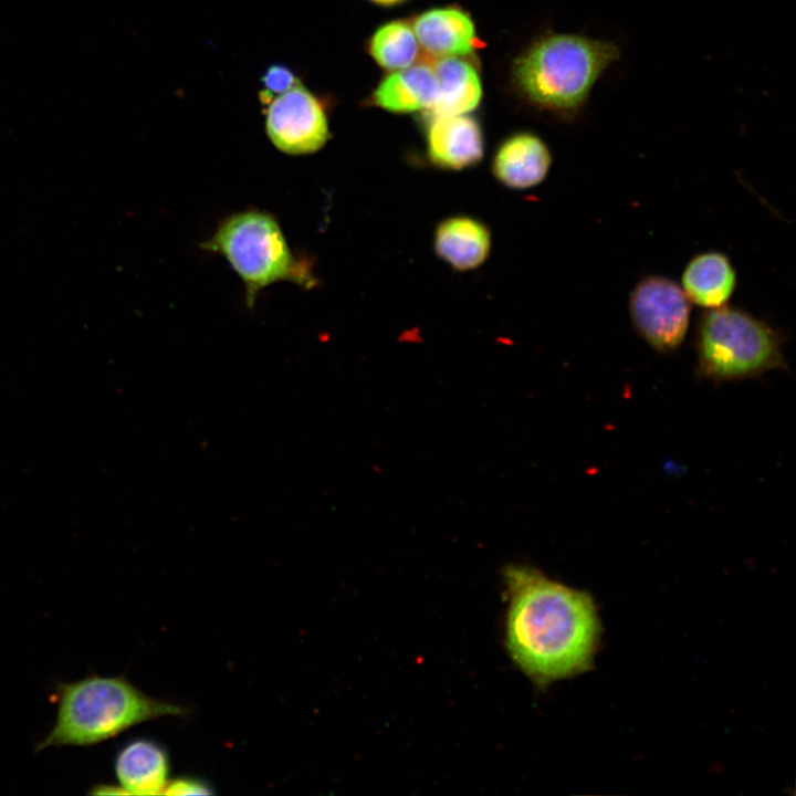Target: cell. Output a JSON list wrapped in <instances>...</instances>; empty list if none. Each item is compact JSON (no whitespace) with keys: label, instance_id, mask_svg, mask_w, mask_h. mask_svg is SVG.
Here are the masks:
<instances>
[{"label":"cell","instance_id":"cell-1","mask_svg":"<svg viewBox=\"0 0 796 796\" xmlns=\"http://www.w3.org/2000/svg\"><path fill=\"white\" fill-rule=\"evenodd\" d=\"M505 579L507 647L521 669L541 683L585 671L599 633L591 598L526 566L507 567Z\"/></svg>","mask_w":796,"mask_h":796},{"label":"cell","instance_id":"cell-2","mask_svg":"<svg viewBox=\"0 0 796 796\" xmlns=\"http://www.w3.org/2000/svg\"><path fill=\"white\" fill-rule=\"evenodd\" d=\"M620 56L615 42L551 33L537 39L515 60L513 77L531 103L564 119H574Z\"/></svg>","mask_w":796,"mask_h":796},{"label":"cell","instance_id":"cell-3","mask_svg":"<svg viewBox=\"0 0 796 796\" xmlns=\"http://www.w3.org/2000/svg\"><path fill=\"white\" fill-rule=\"evenodd\" d=\"M57 713L36 752L51 746H91L150 720L187 714L185 706L147 695L125 677L90 675L57 683Z\"/></svg>","mask_w":796,"mask_h":796},{"label":"cell","instance_id":"cell-4","mask_svg":"<svg viewBox=\"0 0 796 796\" xmlns=\"http://www.w3.org/2000/svg\"><path fill=\"white\" fill-rule=\"evenodd\" d=\"M786 335L744 308L724 305L704 310L693 333L698 379L726 383L787 370Z\"/></svg>","mask_w":796,"mask_h":796},{"label":"cell","instance_id":"cell-5","mask_svg":"<svg viewBox=\"0 0 796 796\" xmlns=\"http://www.w3.org/2000/svg\"><path fill=\"white\" fill-rule=\"evenodd\" d=\"M202 249L229 262L244 284L251 308L258 294L273 283L287 281L307 290L317 284L310 263L292 253L280 224L264 211L228 217Z\"/></svg>","mask_w":796,"mask_h":796},{"label":"cell","instance_id":"cell-6","mask_svg":"<svg viewBox=\"0 0 796 796\" xmlns=\"http://www.w3.org/2000/svg\"><path fill=\"white\" fill-rule=\"evenodd\" d=\"M628 312L639 337L657 353L672 354L687 336L691 303L674 281L651 274L631 290Z\"/></svg>","mask_w":796,"mask_h":796},{"label":"cell","instance_id":"cell-7","mask_svg":"<svg viewBox=\"0 0 796 796\" xmlns=\"http://www.w3.org/2000/svg\"><path fill=\"white\" fill-rule=\"evenodd\" d=\"M262 106L266 135L282 153L313 154L329 139L327 104L302 82Z\"/></svg>","mask_w":796,"mask_h":796},{"label":"cell","instance_id":"cell-8","mask_svg":"<svg viewBox=\"0 0 796 796\" xmlns=\"http://www.w3.org/2000/svg\"><path fill=\"white\" fill-rule=\"evenodd\" d=\"M426 151L429 161L440 169L473 167L484 153L481 126L469 114L431 115L426 128Z\"/></svg>","mask_w":796,"mask_h":796},{"label":"cell","instance_id":"cell-9","mask_svg":"<svg viewBox=\"0 0 796 796\" xmlns=\"http://www.w3.org/2000/svg\"><path fill=\"white\" fill-rule=\"evenodd\" d=\"M552 160V153L541 137L521 132L509 136L498 147L492 172L507 188L528 189L546 178Z\"/></svg>","mask_w":796,"mask_h":796},{"label":"cell","instance_id":"cell-10","mask_svg":"<svg viewBox=\"0 0 796 796\" xmlns=\"http://www.w3.org/2000/svg\"><path fill=\"white\" fill-rule=\"evenodd\" d=\"M119 786L133 795H159L169 782L170 764L166 750L150 739L126 742L115 756Z\"/></svg>","mask_w":796,"mask_h":796},{"label":"cell","instance_id":"cell-11","mask_svg":"<svg viewBox=\"0 0 796 796\" xmlns=\"http://www.w3.org/2000/svg\"><path fill=\"white\" fill-rule=\"evenodd\" d=\"M737 285V274L730 258L715 250L694 254L681 275V289L690 303L704 310L727 304Z\"/></svg>","mask_w":796,"mask_h":796},{"label":"cell","instance_id":"cell-12","mask_svg":"<svg viewBox=\"0 0 796 796\" xmlns=\"http://www.w3.org/2000/svg\"><path fill=\"white\" fill-rule=\"evenodd\" d=\"M421 50L433 59L465 56L475 48V25L458 8H434L419 14L411 24Z\"/></svg>","mask_w":796,"mask_h":796},{"label":"cell","instance_id":"cell-13","mask_svg":"<svg viewBox=\"0 0 796 796\" xmlns=\"http://www.w3.org/2000/svg\"><path fill=\"white\" fill-rule=\"evenodd\" d=\"M439 97V85L431 64H412L391 71L371 94L374 105L395 114L431 112Z\"/></svg>","mask_w":796,"mask_h":796},{"label":"cell","instance_id":"cell-14","mask_svg":"<svg viewBox=\"0 0 796 796\" xmlns=\"http://www.w3.org/2000/svg\"><path fill=\"white\" fill-rule=\"evenodd\" d=\"M491 232L471 216L458 214L442 220L433 234L436 254L457 271L482 265L491 251Z\"/></svg>","mask_w":796,"mask_h":796},{"label":"cell","instance_id":"cell-15","mask_svg":"<svg viewBox=\"0 0 796 796\" xmlns=\"http://www.w3.org/2000/svg\"><path fill=\"white\" fill-rule=\"evenodd\" d=\"M439 85L432 115H460L474 111L482 100V84L474 65L462 56L436 57L431 64Z\"/></svg>","mask_w":796,"mask_h":796},{"label":"cell","instance_id":"cell-16","mask_svg":"<svg viewBox=\"0 0 796 796\" xmlns=\"http://www.w3.org/2000/svg\"><path fill=\"white\" fill-rule=\"evenodd\" d=\"M367 48L374 61L390 72L415 64L421 50L412 25L404 20L380 25Z\"/></svg>","mask_w":796,"mask_h":796},{"label":"cell","instance_id":"cell-17","mask_svg":"<svg viewBox=\"0 0 796 796\" xmlns=\"http://www.w3.org/2000/svg\"><path fill=\"white\" fill-rule=\"evenodd\" d=\"M260 81L262 90L259 91L258 96L262 105L302 82L296 73L284 64L270 65L263 72Z\"/></svg>","mask_w":796,"mask_h":796},{"label":"cell","instance_id":"cell-18","mask_svg":"<svg viewBox=\"0 0 796 796\" xmlns=\"http://www.w3.org/2000/svg\"><path fill=\"white\" fill-rule=\"evenodd\" d=\"M211 786L202 779L195 777H177L169 779L164 794L166 795H210Z\"/></svg>","mask_w":796,"mask_h":796},{"label":"cell","instance_id":"cell-19","mask_svg":"<svg viewBox=\"0 0 796 796\" xmlns=\"http://www.w3.org/2000/svg\"><path fill=\"white\" fill-rule=\"evenodd\" d=\"M90 793L95 795L127 794L119 785L116 786L111 784L95 785Z\"/></svg>","mask_w":796,"mask_h":796},{"label":"cell","instance_id":"cell-20","mask_svg":"<svg viewBox=\"0 0 796 796\" xmlns=\"http://www.w3.org/2000/svg\"><path fill=\"white\" fill-rule=\"evenodd\" d=\"M369 1H371L376 4H380V6H394V4L400 3L405 0H369Z\"/></svg>","mask_w":796,"mask_h":796}]
</instances>
